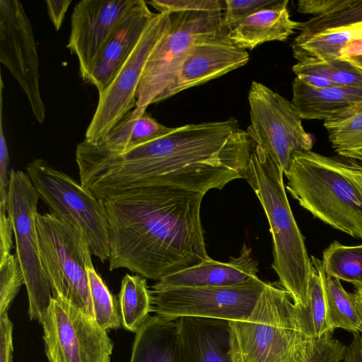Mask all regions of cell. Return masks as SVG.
<instances>
[{
	"instance_id": "6da1fadb",
	"label": "cell",
	"mask_w": 362,
	"mask_h": 362,
	"mask_svg": "<svg viewBox=\"0 0 362 362\" xmlns=\"http://www.w3.org/2000/svg\"><path fill=\"white\" fill-rule=\"evenodd\" d=\"M254 146L235 118L185 124L110 160L86 188L100 200L147 185H168L205 194L243 178Z\"/></svg>"
},
{
	"instance_id": "7a4b0ae2",
	"label": "cell",
	"mask_w": 362,
	"mask_h": 362,
	"mask_svg": "<svg viewBox=\"0 0 362 362\" xmlns=\"http://www.w3.org/2000/svg\"><path fill=\"white\" fill-rule=\"evenodd\" d=\"M204 195L147 185L101 199L109 223V269L158 281L209 259L200 215Z\"/></svg>"
},
{
	"instance_id": "3957f363",
	"label": "cell",
	"mask_w": 362,
	"mask_h": 362,
	"mask_svg": "<svg viewBox=\"0 0 362 362\" xmlns=\"http://www.w3.org/2000/svg\"><path fill=\"white\" fill-rule=\"evenodd\" d=\"M284 174L286 189L303 208L362 239V166L309 151L296 153Z\"/></svg>"
},
{
	"instance_id": "277c9868",
	"label": "cell",
	"mask_w": 362,
	"mask_h": 362,
	"mask_svg": "<svg viewBox=\"0 0 362 362\" xmlns=\"http://www.w3.org/2000/svg\"><path fill=\"white\" fill-rule=\"evenodd\" d=\"M283 175V170L262 148L255 145L243 179L255 192L269 222L273 240L272 269L294 303L305 307L311 259L292 213Z\"/></svg>"
},
{
	"instance_id": "5b68a950",
	"label": "cell",
	"mask_w": 362,
	"mask_h": 362,
	"mask_svg": "<svg viewBox=\"0 0 362 362\" xmlns=\"http://www.w3.org/2000/svg\"><path fill=\"white\" fill-rule=\"evenodd\" d=\"M228 322L232 362H294L313 339L305 307L279 281L266 282L247 320Z\"/></svg>"
},
{
	"instance_id": "8992f818",
	"label": "cell",
	"mask_w": 362,
	"mask_h": 362,
	"mask_svg": "<svg viewBox=\"0 0 362 362\" xmlns=\"http://www.w3.org/2000/svg\"><path fill=\"white\" fill-rule=\"evenodd\" d=\"M36 228L42 265L52 297L95 318L88 277L92 252L83 234L51 213L37 214Z\"/></svg>"
},
{
	"instance_id": "52a82bcc",
	"label": "cell",
	"mask_w": 362,
	"mask_h": 362,
	"mask_svg": "<svg viewBox=\"0 0 362 362\" xmlns=\"http://www.w3.org/2000/svg\"><path fill=\"white\" fill-rule=\"evenodd\" d=\"M26 173L50 213L78 229L88 242L92 254L102 262L108 260L110 230L102 200L42 158L30 162Z\"/></svg>"
},
{
	"instance_id": "ba28073f",
	"label": "cell",
	"mask_w": 362,
	"mask_h": 362,
	"mask_svg": "<svg viewBox=\"0 0 362 362\" xmlns=\"http://www.w3.org/2000/svg\"><path fill=\"white\" fill-rule=\"evenodd\" d=\"M223 11L170 14V27L151 53L139 84L136 107L147 109L160 102L187 54L199 40L222 30Z\"/></svg>"
},
{
	"instance_id": "9c48e42d",
	"label": "cell",
	"mask_w": 362,
	"mask_h": 362,
	"mask_svg": "<svg viewBox=\"0 0 362 362\" xmlns=\"http://www.w3.org/2000/svg\"><path fill=\"white\" fill-rule=\"evenodd\" d=\"M9 177L6 211L13 230L15 255L24 278L30 319L42 324L52 294L37 240L36 218L40 196L26 173L11 169Z\"/></svg>"
},
{
	"instance_id": "30bf717a",
	"label": "cell",
	"mask_w": 362,
	"mask_h": 362,
	"mask_svg": "<svg viewBox=\"0 0 362 362\" xmlns=\"http://www.w3.org/2000/svg\"><path fill=\"white\" fill-rule=\"evenodd\" d=\"M247 99L250 124L247 133L255 145L286 172L296 153L311 151L312 136L303 128L292 102L266 85L252 81Z\"/></svg>"
},
{
	"instance_id": "8fae6325",
	"label": "cell",
	"mask_w": 362,
	"mask_h": 362,
	"mask_svg": "<svg viewBox=\"0 0 362 362\" xmlns=\"http://www.w3.org/2000/svg\"><path fill=\"white\" fill-rule=\"evenodd\" d=\"M265 284L258 278L230 286L151 289L153 312L172 321L183 317L247 320Z\"/></svg>"
},
{
	"instance_id": "7c38bea8",
	"label": "cell",
	"mask_w": 362,
	"mask_h": 362,
	"mask_svg": "<svg viewBox=\"0 0 362 362\" xmlns=\"http://www.w3.org/2000/svg\"><path fill=\"white\" fill-rule=\"evenodd\" d=\"M49 362H110L113 343L95 318L52 297L42 323Z\"/></svg>"
},
{
	"instance_id": "4fadbf2b",
	"label": "cell",
	"mask_w": 362,
	"mask_h": 362,
	"mask_svg": "<svg viewBox=\"0 0 362 362\" xmlns=\"http://www.w3.org/2000/svg\"><path fill=\"white\" fill-rule=\"evenodd\" d=\"M170 27V14L155 13L132 52L107 88L99 94L85 140L95 142L101 139L121 118L136 107L137 89L146 63Z\"/></svg>"
},
{
	"instance_id": "5bb4252c",
	"label": "cell",
	"mask_w": 362,
	"mask_h": 362,
	"mask_svg": "<svg viewBox=\"0 0 362 362\" xmlns=\"http://www.w3.org/2000/svg\"><path fill=\"white\" fill-rule=\"evenodd\" d=\"M0 62L18 82L37 121L43 123L40 59L30 21L18 0H0Z\"/></svg>"
},
{
	"instance_id": "9a60e30c",
	"label": "cell",
	"mask_w": 362,
	"mask_h": 362,
	"mask_svg": "<svg viewBox=\"0 0 362 362\" xmlns=\"http://www.w3.org/2000/svg\"><path fill=\"white\" fill-rule=\"evenodd\" d=\"M137 0H82L73 9L66 47L76 55L86 82L100 52Z\"/></svg>"
},
{
	"instance_id": "2e32d148",
	"label": "cell",
	"mask_w": 362,
	"mask_h": 362,
	"mask_svg": "<svg viewBox=\"0 0 362 362\" xmlns=\"http://www.w3.org/2000/svg\"><path fill=\"white\" fill-rule=\"evenodd\" d=\"M173 128L158 123L146 112L135 107L121 118L101 139L83 140L76 149L80 183L86 187L96 171L105 163L141 144L160 138Z\"/></svg>"
},
{
	"instance_id": "e0dca14e",
	"label": "cell",
	"mask_w": 362,
	"mask_h": 362,
	"mask_svg": "<svg viewBox=\"0 0 362 362\" xmlns=\"http://www.w3.org/2000/svg\"><path fill=\"white\" fill-rule=\"evenodd\" d=\"M222 30L197 42L187 54L171 86L160 101L204 84L245 66L249 53L236 46Z\"/></svg>"
},
{
	"instance_id": "ac0fdd59",
	"label": "cell",
	"mask_w": 362,
	"mask_h": 362,
	"mask_svg": "<svg viewBox=\"0 0 362 362\" xmlns=\"http://www.w3.org/2000/svg\"><path fill=\"white\" fill-rule=\"evenodd\" d=\"M154 14L146 1L137 0L115 28L86 81L99 94L107 88L132 52Z\"/></svg>"
},
{
	"instance_id": "d6986e66",
	"label": "cell",
	"mask_w": 362,
	"mask_h": 362,
	"mask_svg": "<svg viewBox=\"0 0 362 362\" xmlns=\"http://www.w3.org/2000/svg\"><path fill=\"white\" fill-rule=\"evenodd\" d=\"M175 322L177 362H232L228 321L183 317Z\"/></svg>"
},
{
	"instance_id": "ffe728a7",
	"label": "cell",
	"mask_w": 362,
	"mask_h": 362,
	"mask_svg": "<svg viewBox=\"0 0 362 362\" xmlns=\"http://www.w3.org/2000/svg\"><path fill=\"white\" fill-rule=\"evenodd\" d=\"M257 267L258 262L252 257V248L244 243L240 255L230 257L226 262L210 257L197 265L161 279L151 289L238 285L258 279Z\"/></svg>"
},
{
	"instance_id": "44dd1931",
	"label": "cell",
	"mask_w": 362,
	"mask_h": 362,
	"mask_svg": "<svg viewBox=\"0 0 362 362\" xmlns=\"http://www.w3.org/2000/svg\"><path fill=\"white\" fill-rule=\"evenodd\" d=\"M287 0H278L253 13L228 31L229 39L243 49L252 50L272 41H286L299 23L291 18Z\"/></svg>"
},
{
	"instance_id": "7402d4cb",
	"label": "cell",
	"mask_w": 362,
	"mask_h": 362,
	"mask_svg": "<svg viewBox=\"0 0 362 362\" xmlns=\"http://www.w3.org/2000/svg\"><path fill=\"white\" fill-rule=\"evenodd\" d=\"M362 101V86L313 87L296 76L291 102L301 119L326 121L349 106Z\"/></svg>"
},
{
	"instance_id": "603a6c76",
	"label": "cell",
	"mask_w": 362,
	"mask_h": 362,
	"mask_svg": "<svg viewBox=\"0 0 362 362\" xmlns=\"http://www.w3.org/2000/svg\"><path fill=\"white\" fill-rule=\"evenodd\" d=\"M130 362H177L176 322L149 316L136 333Z\"/></svg>"
},
{
	"instance_id": "cb8c5ba5",
	"label": "cell",
	"mask_w": 362,
	"mask_h": 362,
	"mask_svg": "<svg viewBox=\"0 0 362 362\" xmlns=\"http://www.w3.org/2000/svg\"><path fill=\"white\" fill-rule=\"evenodd\" d=\"M360 37H362V22L311 35L298 34L292 43L293 57L297 62L340 58L341 49Z\"/></svg>"
},
{
	"instance_id": "d4e9b609",
	"label": "cell",
	"mask_w": 362,
	"mask_h": 362,
	"mask_svg": "<svg viewBox=\"0 0 362 362\" xmlns=\"http://www.w3.org/2000/svg\"><path fill=\"white\" fill-rule=\"evenodd\" d=\"M333 149L349 160L362 161V101L324 122Z\"/></svg>"
},
{
	"instance_id": "484cf974",
	"label": "cell",
	"mask_w": 362,
	"mask_h": 362,
	"mask_svg": "<svg viewBox=\"0 0 362 362\" xmlns=\"http://www.w3.org/2000/svg\"><path fill=\"white\" fill-rule=\"evenodd\" d=\"M119 314L124 329L136 333L153 312L152 297L146 278L126 274L119 293Z\"/></svg>"
},
{
	"instance_id": "4316f807",
	"label": "cell",
	"mask_w": 362,
	"mask_h": 362,
	"mask_svg": "<svg viewBox=\"0 0 362 362\" xmlns=\"http://www.w3.org/2000/svg\"><path fill=\"white\" fill-rule=\"evenodd\" d=\"M327 320L332 332L342 329L362 332V322L355 305L353 293L347 292L340 281L326 277L325 282Z\"/></svg>"
},
{
	"instance_id": "83f0119b",
	"label": "cell",
	"mask_w": 362,
	"mask_h": 362,
	"mask_svg": "<svg viewBox=\"0 0 362 362\" xmlns=\"http://www.w3.org/2000/svg\"><path fill=\"white\" fill-rule=\"evenodd\" d=\"M322 261L327 277L362 284V244L344 245L334 241L323 251Z\"/></svg>"
},
{
	"instance_id": "f1b7e54d",
	"label": "cell",
	"mask_w": 362,
	"mask_h": 362,
	"mask_svg": "<svg viewBox=\"0 0 362 362\" xmlns=\"http://www.w3.org/2000/svg\"><path fill=\"white\" fill-rule=\"evenodd\" d=\"M312 274L309 283L308 302L305 310L313 339L332 332L327 320L325 282L326 274L322 261L311 256Z\"/></svg>"
},
{
	"instance_id": "f546056e",
	"label": "cell",
	"mask_w": 362,
	"mask_h": 362,
	"mask_svg": "<svg viewBox=\"0 0 362 362\" xmlns=\"http://www.w3.org/2000/svg\"><path fill=\"white\" fill-rule=\"evenodd\" d=\"M292 70L296 76L303 74L316 75L338 86H362V71L347 59L337 58L300 61L292 66Z\"/></svg>"
},
{
	"instance_id": "4dcf8cb0",
	"label": "cell",
	"mask_w": 362,
	"mask_h": 362,
	"mask_svg": "<svg viewBox=\"0 0 362 362\" xmlns=\"http://www.w3.org/2000/svg\"><path fill=\"white\" fill-rule=\"evenodd\" d=\"M362 22V0H338L329 13L300 22L299 34L311 35L327 29Z\"/></svg>"
},
{
	"instance_id": "1f68e13d",
	"label": "cell",
	"mask_w": 362,
	"mask_h": 362,
	"mask_svg": "<svg viewBox=\"0 0 362 362\" xmlns=\"http://www.w3.org/2000/svg\"><path fill=\"white\" fill-rule=\"evenodd\" d=\"M87 272L95 320L105 330L119 328L122 319L113 296L94 267Z\"/></svg>"
},
{
	"instance_id": "d6a6232c",
	"label": "cell",
	"mask_w": 362,
	"mask_h": 362,
	"mask_svg": "<svg viewBox=\"0 0 362 362\" xmlns=\"http://www.w3.org/2000/svg\"><path fill=\"white\" fill-rule=\"evenodd\" d=\"M346 346L333 337V332L308 341L294 362H340Z\"/></svg>"
},
{
	"instance_id": "836d02e7",
	"label": "cell",
	"mask_w": 362,
	"mask_h": 362,
	"mask_svg": "<svg viewBox=\"0 0 362 362\" xmlns=\"http://www.w3.org/2000/svg\"><path fill=\"white\" fill-rule=\"evenodd\" d=\"M22 285L24 278L16 255L0 259V315L7 313Z\"/></svg>"
},
{
	"instance_id": "e575fe53",
	"label": "cell",
	"mask_w": 362,
	"mask_h": 362,
	"mask_svg": "<svg viewBox=\"0 0 362 362\" xmlns=\"http://www.w3.org/2000/svg\"><path fill=\"white\" fill-rule=\"evenodd\" d=\"M158 13L172 14L187 11H223L225 1L221 0H153L146 2Z\"/></svg>"
},
{
	"instance_id": "d590c367",
	"label": "cell",
	"mask_w": 362,
	"mask_h": 362,
	"mask_svg": "<svg viewBox=\"0 0 362 362\" xmlns=\"http://www.w3.org/2000/svg\"><path fill=\"white\" fill-rule=\"evenodd\" d=\"M278 0H226L223 12V25L229 31L257 11L274 4Z\"/></svg>"
},
{
	"instance_id": "8d00e7d4",
	"label": "cell",
	"mask_w": 362,
	"mask_h": 362,
	"mask_svg": "<svg viewBox=\"0 0 362 362\" xmlns=\"http://www.w3.org/2000/svg\"><path fill=\"white\" fill-rule=\"evenodd\" d=\"M0 207L6 209L10 184L8 151L3 128V93H0Z\"/></svg>"
},
{
	"instance_id": "74e56055",
	"label": "cell",
	"mask_w": 362,
	"mask_h": 362,
	"mask_svg": "<svg viewBox=\"0 0 362 362\" xmlns=\"http://www.w3.org/2000/svg\"><path fill=\"white\" fill-rule=\"evenodd\" d=\"M13 324L8 313L0 315V362H12Z\"/></svg>"
},
{
	"instance_id": "f35d334b",
	"label": "cell",
	"mask_w": 362,
	"mask_h": 362,
	"mask_svg": "<svg viewBox=\"0 0 362 362\" xmlns=\"http://www.w3.org/2000/svg\"><path fill=\"white\" fill-rule=\"evenodd\" d=\"M13 230L5 208L0 207V259L11 255Z\"/></svg>"
},
{
	"instance_id": "ab89813d",
	"label": "cell",
	"mask_w": 362,
	"mask_h": 362,
	"mask_svg": "<svg viewBox=\"0 0 362 362\" xmlns=\"http://www.w3.org/2000/svg\"><path fill=\"white\" fill-rule=\"evenodd\" d=\"M71 0L46 1L49 17L56 30H59L63 23L65 14L71 4Z\"/></svg>"
},
{
	"instance_id": "60d3db41",
	"label": "cell",
	"mask_w": 362,
	"mask_h": 362,
	"mask_svg": "<svg viewBox=\"0 0 362 362\" xmlns=\"http://www.w3.org/2000/svg\"><path fill=\"white\" fill-rule=\"evenodd\" d=\"M344 362H362V336L354 333L351 344L346 346L344 356Z\"/></svg>"
},
{
	"instance_id": "b9f144b4",
	"label": "cell",
	"mask_w": 362,
	"mask_h": 362,
	"mask_svg": "<svg viewBox=\"0 0 362 362\" xmlns=\"http://www.w3.org/2000/svg\"><path fill=\"white\" fill-rule=\"evenodd\" d=\"M360 56H362V37L347 43L339 52V57L344 59Z\"/></svg>"
},
{
	"instance_id": "7bdbcfd3",
	"label": "cell",
	"mask_w": 362,
	"mask_h": 362,
	"mask_svg": "<svg viewBox=\"0 0 362 362\" xmlns=\"http://www.w3.org/2000/svg\"><path fill=\"white\" fill-rule=\"evenodd\" d=\"M301 81L315 88H327L338 86L332 81L316 75L303 74L297 76Z\"/></svg>"
},
{
	"instance_id": "ee69618b",
	"label": "cell",
	"mask_w": 362,
	"mask_h": 362,
	"mask_svg": "<svg viewBox=\"0 0 362 362\" xmlns=\"http://www.w3.org/2000/svg\"><path fill=\"white\" fill-rule=\"evenodd\" d=\"M353 296L356 308L362 322V284L354 285Z\"/></svg>"
},
{
	"instance_id": "f6af8a7d",
	"label": "cell",
	"mask_w": 362,
	"mask_h": 362,
	"mask_svg": "<svg viewBox=\"0 0 362 362\" xmlns=\"http://www.w3.org/2000/svg\"><path fill=\"white\" fill-rule=\"evenodd\" d=\"M347 60L362 71V56L351 57Z\"/></svg>"
}]
</instances>
